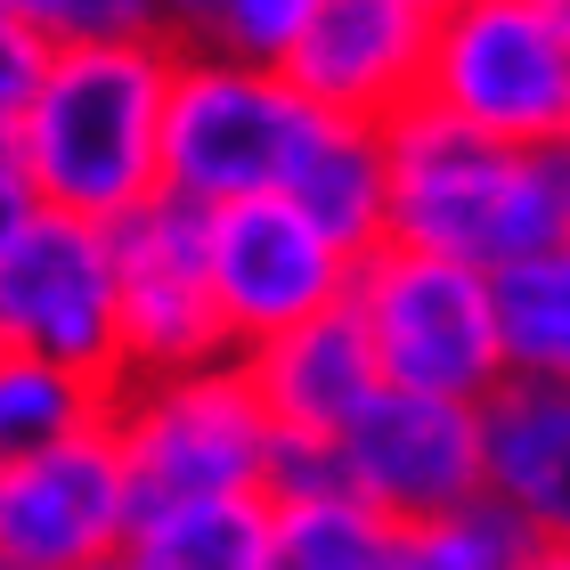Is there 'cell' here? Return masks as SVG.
Instances as JSON below:
<instances>
[{
  "label": "cell",
  "instance_id": "obj_1",
  "mask_svg": "<svg viewBox=\"0 0 570 570\" xmlns=\"http://www.w3.org/2000/svg\"><path fill=\"white\" fill-rule=\"evenodd\" d=\"M179 41H66L41 90L0 115V204H58L82 220H131L164 196V115Z\"/></svg>",
  "mask_w": 570,
  "mask_h": 570
},
{
  "label": "cell",
  "instance_id": "obj_2",
  "mask_svg": "<svg viewBox=\"0 0 570 570\" xmlns=\"http://www.w3.org/2000/svg\"><path fill=\"white\" fill-rule=\"evenodd\" d=\"M392 139V245H424L473 269H513L570 245V139L505 147L473 122L407 107Z\"/></svg>",
  "mask_w": 570,
  "mask_h": 570
},
{
  "label": "cell",
  "instance_id": "obj_3",
  "mask_svg": "<svg viewBox=\"0 0 570 570\" xmlns=\"http://www.w3.org/2000/svg\"><path fill=\"white\" fill-rule=\"evenodd\" d=\"M107 424L139 481V513L179 505V498H237V489L269 498L277 416L253 392L245 351L204 358V367H171V375H122Z\"/></svg>",
  "mask_w": 570,
  "mask_h": 570
},
{
  "label": "cell",
  "instance_id": "obj_4",
  "mask_svg": "<svg viewBox=\"0 0 570 570\" xmlns=\"http://www.w3.org/2000/svg\"><path fill=\"white\" fill-rule=\"evenodd\" d=\"M351 309L367 318L383 383L440 400H498L505 367V318H498V269L449 262L424 245H375L358 262Z\"/></svg>",
  "mask_w": 570,
  "mask_h": 570
},
{
  "label": "cell",
  "instance_id": "obj_5",
  "mask_svg": "<svg viewBox=\"0 0 570 570\" xmlns=\"http://www.w3.org/2000/svg\"><path fill=\"white\" fill-rule=\"evenodd\" d=\"M318 131V107L294 90L285 66L179 49L171 115H164V188L220 213L237 196H277L294 155Z\"/></svg>",
  "mask_w": 570,
  "mask_h": 570
},
{
  "label": "cell",
  "instance_id": "obj_6",
  "mask_svg": "<svg viewBox=\"0 0 570 570\" xmlns=\"http://www.w3.org/2000/svg\"><path fill=\"white\" fill-rule=\"evenodd\" d=\"M0 351L122 383L115 228L58 204H0Z\"/></svg>",
  "mask_w": 570,
  "mask_h": 570
},
{
  "label": "cell",
  "instance_id": "obj_7",
  "mask_svg": "<svg viewBox=\"0 0 570 570\" xmlns=\"http://www.w3.org/2000/svg\"><path fill=\"white\" fill-rule=\"evenodd\" d=\"M424 107L505 147L570 139V33L547 0H456L432 17Z\"/></svg>",
  "mask_w": 570,
  "mask_h": 570
},
{
  "label": "cell",
  "instance_id": "obj_8",
  "mask_svg": "<svg viewBox=\"0 0 570 570\" xmlns=\"http://www.w3.org/2000/svg\"><path fill=\"white\" fill-rule=\"evenodd\" d=\"M139 530V481L115 424L0 456V570H98Z\"/></svg>",
  "mask_w": 570,
  "mask_h": 570
},
{
  "label": "cell",
  "instance_id": "obj_9",
  "mask_svg": "<svg viewBox=\"0 0 570 570\" xmlns=\"http://www.w3.org/2000/svg\"><path fill=\"white\" fill-rule=\"evenodd\" d=\"M334 473L351 498H367L392 530L432 522L489 498V432H481V400H440V392H383L334 432Z\"/></svg>",
  "mask_w": 570,
  "mask_h": 570
},
{
  "label": "cell",
  "instance_id": "obj_10",
  "mask_svg": "<svg viewBox=\"0 0 570 570\" xmlns=\"http://www.w3.org/2000/svg\"><path fill=\"white\" fill-rule=\"evenodd\" d=\"M115 269H122V375H171L237 351L213 285V213L204 204L164 188L131 220H115Z\"/></svg>",
  "mask_w": 570,
  "mask_h": 570
},
{
  "label": "cell",
  "instance_id": "obj_11",
  "mask_svg": "<svg viewBox=\"0 0 570 570\" xmlns=\"http://www.w3.org/2000/svg\"><path fill=\"white\" fill-rule=\"evenodd\" d=\"M213 285H220L237 351H253L269 334L351 302L358 253L343 237H326L294 196H237L213 213Z\"/></svg>",
  "mask_w": 570,
  "mask_h": 570
},
{
  "label": "cell",
  "instance_id": "obj_12",
  "mask_svg": "<svg viewBox=\"0 0 570 570\" xmlns=\"http://www.w3.org/2000/svg\"><path fill=\"white\" fill-rule=\"evenodd\" d=\"M432 17L440 9H424V0H318V17L302 24L285 73L326 115L392 122L424 98Z\"/></svg>",
  "mask_w": 570,
  "mask_h": 570
},
{
  "label": "cell",
  "instance_id": "obj_13",
  "mask_svg": "<svg viewBox=\"0 0 570 570\" xmlns=\"http://www.w3.org/2000/svg\"><path fill=\"white\" fill-rule=\"evenodd\" d=\"M245 375L253 392L269 400L277 432H309V440H334L358 407L383 392V367H375V343H367V318L351 302L318 309V318L269 334V343L245 351Z\"/></svg>",
  "mask_w": 570,
  "mask_h": 570
},
{
  "label": "cell",
  "instance_id": "obj_14",
  "mask_svg": "<svg viewBox=\"0 0 570 570\" xmlns=\"http://www.w3.org/2000/svg\"><path fill=\"white\" fill-rule=\"evenodd\" d=\"M481 432L489 498H505L547 547H570V383L513 375L498 400H481Z\"/></svg>",
  "mask_w": 570,
  "mask_h": 570
},
{
  "label": "cell",
  "instance_id": "obj_15",
  "mask_svg": "<svg viewBox=\"0 0 570 570\" xmlns=\"http://www.w3.org/2000/svg\"><path fill=\"white\" fill-rule=\"evenodd\" d=\"M277 196H294L358 262H367L375 245H392V139H383V122H351V115L318 107V131L294 155V171H285Z\"/></svg>",
  "mask_w": 570,
  "mask_h": 570
},
{
  "label": "cell",
  "instance_id": "obj_16",
  "mask_svg": "<svg viewBox=\"0 0 570 570\" xmlns=\"http://www.w3.org/2000/svg\"><path fill=\"white\" fill-rule=\"evenodd\" d=\"M122 562L131 570H269V498L237 489V498L147 505Z\"/></svg>",
  "mask_w": 570,
  "mask_h": 570
},
{
  "label": "cell",
  "instance_id": "obj_17",
  "mask_svg": "<svg viewBox=\"0 0 570 570\" xmlns=\"http://www.w3.org/2000/svg\"><path fill=\"white\" fill-rule=\"evenodd\" d=\"M392 547L400 530L343 481L269 498V570H392Z\"/></svg>",
  "mask_w": 570,
  "mask_h": 570
},
{
  "label": "cell",
  "instance_id": "obj_18",
  "mask_svg": "<svg viewBox=\"0 0 570 570\" xmlns=\"http://www.w3.org/2000/svg\"><path fill=\"white\" fill-rule=\"evenodd\" d=\"M107 407H115V383H107V375H82V367H58V358L0 351V456H24V449H49V440H73V432L107 424Z\"/></svg>",
  "mask_w": 570,
  "mask_h": 570
},
{
  "label": "cell",
  "instance_id": "obj_19",
  "mask_svg": "<svg viewBox=\"0 0 570 570\" xmlns=\"http://www.w3.org/2000/svg\"><path fill=\"white\" fill-rule=\"evenodd\" d=\"M498 318H505V367L513 375L570 383V245L498 269Z\"/></svg>",
  "mask_w": 570,
  "mask_h": 570
},
{
  "label": "cell",
  "instance_id": "obj_20",
  "mask_svg": "<svg viewBox=\"0 0 570 570\" xmlns=\"http://www.w3.org/2000/svg\"><path fill=\"white\" fill-rule=\"evenodd\" d=\"M538 538L505 498H473L456 513H432V522H407L392 570H530L538 562Z\"/></svg>",
  "mask_w": 570,
  "mask_h": 570
},
{
  "label": "cell",
  "instance_id": "obj_21",
  "mask_svg": "<svg viewBox=\"0 0 570 570\" xmlns=\"http://www.w3.org/2000/svg\"><path fill=\"white\" fill-rule=\"evenodd\" d=\"M318 0H164V33L179 49H228V58L285 66Z\"/></svg>",
  "mask_w": 570,
  "mask_h": 570
},
{
  "label": "cell",
  "instance_id": "obj_22",
  "mask_svg": "<svg viewBox=\"0 0 570 570\" xmlns=\"http://www.w3.org/2000/svg\"><path fill=\"white\" fill-rule=\"evenodd\" d=\"M0 24H24L41 41H139L164 33V0H0Z\"/></svg>",
  "mask_w": 570,
  "mask_h": 570
},
{
  "label": "cell",
  "instance_id": "obj_23",
  "mask_svg": "<svg viewBox=\"0 0 570 570\" xmlns=\"http://www.w3.org/2000/svg\"><path fill=\"white\" fill-rule=\"evenodd\" d=\"M530 570H570V547H538V562Z\"/></svg>",
  "mask_w": 570,
  "mask_h": 570
},
{
  "label": "cell",
  "instance_id": "obj_24",
  "mask_svg": "<svg viewBox=\"0 0 570 570\" xmlns=\"http://www.w3.org/2000/svg\"><path fill=\"white\" fill-rule=\"evenodd\" d=\"M547 17L562 24V33H570V0H547Z\"/></svg>",
  "mask_w": 570,
  "mask_h": 570
},
{
  "label": "cell",
  "instance_id": "obj_25",
  "mask_svg": "<svg viewBox=\"0 0 570 570\" xmlns=\"http://www.w3.org/2000/svg\"><path fill=\"white\" fill-rule=\"evenodd\" d=\"M98 570H131V562H122V554H115V562H98Z\"/></svg>",
  "mask_w": 570,
  "mask_h": 570
},
{
  "label": "cell",
  "instance_id": "obj_26",
  "mask_svg": "<svg viewBox=\"0 0 570 570\" xmlns=\"http://www.w3.org/2000/svg\"><path fill=\"white\" fill-rule=\"evenodd\" d=\"M424 9H456V0H424Z\"/></svg>",
  "mask_w": 570,
  "mask_h": 570
}]
</instances>
